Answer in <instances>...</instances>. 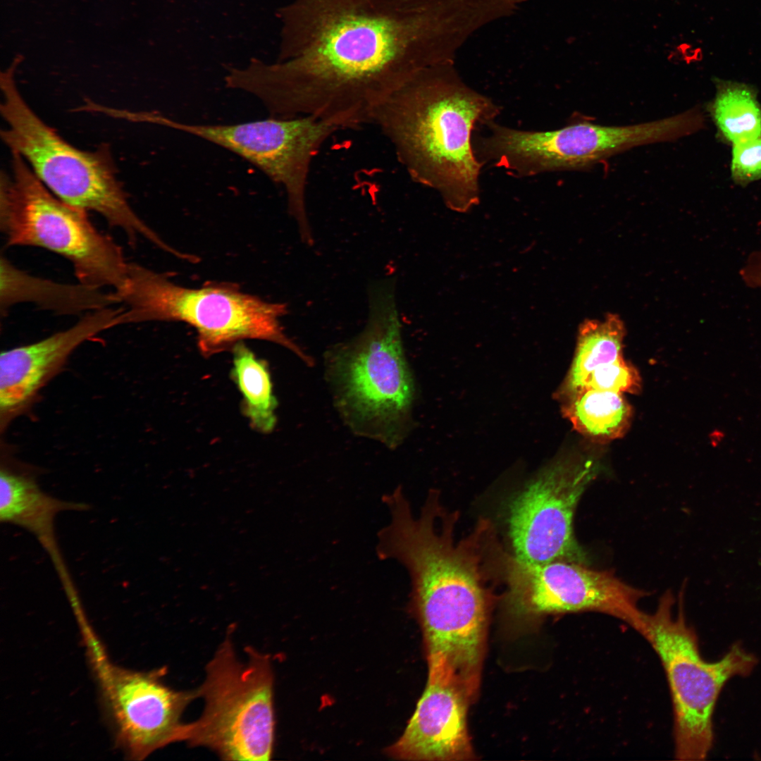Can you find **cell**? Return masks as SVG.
<instances>
[{
    "label": "cell",
    "mask_w": 761,
    "mask_h": 761,
    "mask_svg": "<svg viewBox=\"0 0 761 761\" xmlns=\"http://www.w3.org/2000/svg\"><path fill=\"white\" fill-rule=\"evenodd\" d=\"M276 62L252 58L243 89L270 116L312 115L342 130L420 70L454 62L478 29L474 0H291Z\"/></svg>",
    "instance_id": "obj_1"
},
{
    "label": "cell",
    "mask_w": 761,
    "mask_h": 761,
    "mask_svg": "<svg viewBox=\"0 0 761 761\" xmlns=\"http://www.w3.org/2000/svg\"><path fill=\"white\" fill-rule=\"evenodd\" d=\"M500 108L468 85L454 62L426 68L373 111L371 123L392 144L412 180L437 191L464 212L478 204L483 163L474 131L495 121Z\"/></svg>",
    "instance_id": "obj_2"
},
{
    "label": "cell",
    "mask_w": 761,
    "mask_h": 761,
    "mask_svg": "<svg viewBox=\"0 0 761 761\" xmlns=\"http://www.w3.org/2000/svg\"><path fill=\"white\" fill-rule=\"evenodd\" d=\"M15 64L1 74V113L6 123L3 141L20 155L54 195L85 211L101 215L120 229L129 244L139 236L162 249L167 245L130 205L107 147L87 151L64 140L31 109L14 80Z\"/></svg>",
    "instance_id": "obj_3"
},
{
    "label": "cell",
    "mask_w": 761,
    "mask_h": 761,
    "mask_svg": "<svg viewBox=\"0 0 761 761\" xmlns=\"http://www.w3.org/2000/svg\"><path fill=\"white\" fill-rule=\"evenodd\" d=\"M124 308L123 324L182 321L193 327L202 354L233 348L244 339L280 344L307 357L284 333L280 323L285 304L270 303L231 285L188 288L162 273L129 262L124 285L114 291Z\"/></svg>",
    "instance_id": "obj_4"
},
{
    "label": "cell",
    "mask_w": 761,
    "mask_h": 761,
    "mask_svg": "<svg viewBox=\"0 0 761 761\" xmlns=\"http://www.w3.org/2000/svg\"><path fill=\"white\" fill-rule=\"evenodd\" d=\"M11 152V173H1L0 183V230L6 246L49 250L70 263L78 282L120 290L129 264L122 248L97 229L87 211L54 195L20 155Z\"/></svg>",
    "instance_id": "obj_5"
},
{
    "label": "cell",
    "mask_w": 761,
    "mask_h": 761,
    "mask_svg": "<svg viewBox=\"0 0 761 761\" xmlns=\"http://www.w3.org/2000/svg\"><path fill=\"white\" fill-rule=\"evenodd\" d=\"M698 107L643 123L607 126L576 123L549 131L522 130L495 121L485 135L474 140V149L483 164L490 163L514 176L526 178L547 172L590 166L633 147L669 142L704 128Z\"/></svg>",
    "instance_id": "obj_6"
},
{
    "label": "cell",
    "mask_w": 761,
    "mask_h": 761,
    "mask_svg": "<svg viewBox=\"0 0 761 761\" xmlns=\"http://www.w3.org/2000/svg\"><path fill=\"white\" fill-rule=\"evenodd\" d=\"M682 598L676 614L674 597L664 593L655 612L646 614L643 637L659 656L669 686L675 757L703 760L712 745V714L721 690L731 678L748 675L757 660L735 644L719 660H704L697 636L686 621Z\"/></svg>",
    "instance_id": "obj_7"
},
{
    "label": "cell",
    "mask_w": 761,
    "mask_h": 761,
    "mask_svg": "<svg viewBox=\"0 0 761 761\" xmlns=\"http://www.w3.org/2000/svg\"><path fill=\"white\" fill-rule=\"evenodd\" d=\"M237 659L230 636L220 645L197 689L202 716L185 724L183 741L214 750L223 760H269L274 740L273 672L268 656L246 649Z\"/></svg>",
    "instance_id": "obj_8"
},
{
    "label": "cell",
    "mask_w": 761,
    "mask_h": 761,
    "mask_svg": "<svg viewBox=\"0 0 761 761\" xmlns=\"http://www.w3.org/2000/svg\"><path fill=\"white\" fill-rule=\"evenodd\" d=\"M366 328L338 352L336 371L344 400L363 420L380 426L398 423L412 400L404 361L395 282L385 279L369 290Z\"/></svg>",
    "instance_id": "obj_9"
},
{
    "label": "cell",
    "mask_w": 761,
    "mask_h": 761,
    "mask_svg": "<svg viewBox=\"0 0 761 761\" xmlns=\"http://www.w3.org/2000/svg\"><path fill=\"white\" fill-rule=\"evenodd\" d=\"M159 125L220 146L245 159L283 187L290 214L305 242H312L306 207L311 162L326 140L342 130L312 115L268 118L233 124H192L164 116Z\"/></svg>",
    "instance_id": "obj_10"
},
{
    "label": "cell",
    "mask_w": 761,
    "mask_h": 761,
    "mask_svg": "<svg viewBox=\"0 0 761 761\" xmlns=\"http://www.w3.org/2000/svg\"><path fill=\"white\" fill-rule=\"evenodd\" d=\"M507 610L526 619L550 614L596 612L619 619L643 636L646 613L639 601L645 591L632 587L609 571L586 564L557 560L532 564L511 557L502 574Z\"/></svg>",
    "instance_id": "obj_11"
},
{
    "label": "cell",
    "mask_w": 761,
    "mask_h": 761,
    "mask_svg": "<svg viewBox=\"0 0 761 761\" xmlns=\"http://www.w3.org/2000/svg\"><path fill=\"white\" fill-rule=\"evenodd\" d=\"M88 656L119 745L130 760L182 741L180 720L197 691H179L163 681L165 667L149 672L113 664L89 626L82 629Z\"/></svg>",
    "instance_id": "obj_12"
},
{
    "label": "cell",
    "mask_w": 761,
    "mask_h": 761,
    "mask_svg": "<svg viewBox=\"0 0 761 761\" xmlns=\"http://www.w3.org/2000/svg\"><path fill=\"white\" fill-rule=\"evenodd\" d=\"M598 463L562 457L545 467L511 501L509 536L518 559L532 564L562 560L586 564L578 543L574 515L584 491L598 474Z\"/></svg>",
    "instance_id": "obj_13"
},
{
    "label": "cell",
    "mask_w": 761,
    "mask_h": 761,
    "mask_svg": "<svg viewBox=\"0 0 761 761\" xmlns=\"http://www.w3.org/2000/svg\"><path fill=\"white\" fill-rule=\"evenodd\" d=\"M123 312V306L90 311L64 330L3 351L0 357L1 426L33 402L77 347L100 333L122 325Z\"/></svg>",
    "instance_id": "obj_14"
},
{
    "label": "cell",
    "mask_w": 761,
    "mask_h": 761,
    "mask_svg": "<svg viewBox=\"0 0 761 761\" xmlns=\"http://www.w3.org/2000/svg\"><path fill=\"white\" fill-rule=\"evenodd\" d=\"M471 703L457 688L428 680L402 735L387 750L389 755L407 760L474 759L467 726Z\"/></svg>",
    "instance_id": "obj_15"
},
{
    "label": "cell",
    "mask_w": 761,
    "mask_h": 761,
    "mask_svg": "<svg viewBox=\"0 0 761 761\" xmlns=\"http://www.w3.org/2000/svg\"><path fill=\"white\" fill-rule=\"evenodd\" d=\"M85 503L65 501L43 491L32 474L5 464L0 471V520L32 533L49 555L56 572L67 569L59 550L54 520L64 511H85Z\"/></svg>",
    "instance_id": "obj_16"
},
{
    "label": "cell",
    "mask_w": 761,
    "mask_h": 761,
    "mask_svg": "<svg viewBox=\"0 0 761 761\" xmlns=\"http://www.w3.org/2000/svg\"><path fill=\"white\" fill-rule=\"evenodd\" d=\"M0 310L5 316L13 306L33 304L57 315L85 314L119 304L114 291L82 283H63L20 269L6 257L0 259Z\"/></svg>",
    "instance_id": "obj_17"
},
{
    "label": "cell",
    "mask_w": 761,
    "mask_h": 761,
    "mask_svg": "<svg viewBox=\"0 0 761 761\" xmlns=\"http://www.w3.org/2000/svg\"><path fill=\"white\" fill-rule=\"evenodd\" d=\"M562 400L564 416L577 432L593 442L621 438L631 426L633 409L622 393L582 388Z\"/></svg>",
    "instance_id": "obj_18"
},
{
    "label": "cell",
    "mask_w": 761,
    "mask_h": 761,
    "mask_svg": "<svg viewBox=\"0 0 761 761\" xmlns=\"http://www.w3.org/2000/svg\"><path fill=\"white\" fill-rule=\"evenodd\" d=\"M626 330L620 317L609 314L603 320H586L579 327L569 371L557 396L562 400L581 389L600 366L623 357Z\"/></svg>",
    "instance_id": "obj_19"
},
{
    "label": "cell",
    "mask_w": 761,
    "mask_h": 761,
    "mask_svg": "<svg viewBox=\"0 0 761 761\" xmlns=\"http://www.w3.org/2000/svg\"><path fill=\"white\" fill-rule=\"evenodd\" d=\"M707 110L719 140L731 146L761 136V105L752 85L715 79Z\"/></svg>",
    "instance_id": "obj_20"
},
{
    "label": "cell",
    "mask_w": 761,
    "mask_h": 761,
    "mask_svg": "<svg viewBox=\"0 0 761 761\" xmlns=\"http://www.w3.org/2000/svg\"><path fill=\"white\" fill-rule=\"evenodd\" d=\"M233 349L232 374L243 396V412L254 428L269 432L276 423V402L268 369L242 343H237Z\"/></svg>",
    "instance_id": "obj_21"
},
{
    "label": "cell",
    "mask_w": 761,
    "mask_h": 761,
    "mask_svg": "<svg viewBox=\"0 0 761 761\" xmlns=\"http://www.w3.org/2000/svg\"><path fill=\"white\" fill-rule=\"evenodd\" d=\"M583 388L638 394L642 389V380L636 368L621 357L595 369Z\"/></svg>",
    "instance_id": "obj_22"
},
{
    "label": "cell",
    "mask_w": 761,
    "mask_h": 761,
    "mask_svg": "<svg viewBox=\"0 0 761 761\" xmlns=\"http://www.w3.org/2000/svg\"><path fill=\"white\" fill-rule=\"evenodd\" d=\"M732 181L745 187L761 179V136L731 146Z\"/></svg>",
    "instance_id": "obj_23"
},
{
    "label": "cell",
    "mask_w": 761,
    "mask_h": 761,
    "mask_svg": "<svg viewBox=\"0 0 761 761\" xmlns=\"http://www.w3.org/2000/svg\"><path fill=\"white\" fill-rule=\"evenodd\" d=\"M738 273L746 287L761 290V249L755 250L748 255Z\"/></svg>",
    "instance_id": "obj_24"
}]
</instances>
